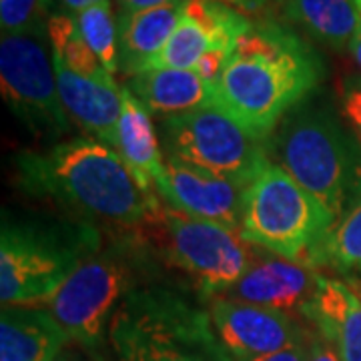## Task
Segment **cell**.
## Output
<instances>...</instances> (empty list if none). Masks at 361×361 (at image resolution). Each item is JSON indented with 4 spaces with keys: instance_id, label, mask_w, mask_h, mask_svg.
<instances>
[{
    "instance_id": "obj_1",
    "label": "cell",
    "mask_w": 361,
    "mask_h": 361,
    "mask_svg": "<svg viewBox=\"0 0 361 361\" xmlns=\"http://www.w3.org/2000/svg\"><path fill=\"white\" fill-rule=\"evenodd\" d=\"M322 78V56L301 37L275 23H253L215 82V103L267 141Z\"/></svg>"
},
{
    "instance_id": "obj_2",
    "label": "cell",
    "mask_w": 361,
    "mask_h": 361,
    "mask_svg": "<svg viewBox=\"0 0 361 361\" xmlns=\"http://www.w3.org/2000/svg\"><path fill=\"white\" fill-rule=\"evenodd\" d=\"M14 167L18 187L28 195L115 225H139L153 217L159 205L115 149L90 137L59 142L47 151H23Z\"/></svg>"
},
{
    "instance_id": "obj_3",
    "label": "cell",
    "mask_w": 361,
    "mask_h": 361,
    "mask_svg": "<svg viewBox=\"0 0 361 361\" xmlns=\"http://www.w3.org/2000/svg\"><path fill=\"white\" fill-rule=\"evenodd\" d=\"M109 341L118 361H233L209 311L161 287L130 289L113 317Z\"/></svg>"
},
{
    "instance_id": "obj_4",
    "label": "cell",
    "mask_w": 361,
    "mask_h": 361,
    "mask_svg": "<svg viewBox=\"0 0 361 361\" xmlns=\"http://www.w3.org/2000/svg\"><path fill=\"white\" fill-rule=\"evenodd\" d=\"M279 167L337 221L361 191V147L325 109L287 115L269 137Z\"/></svg>"
},
{
    "instance_id": "obj_5",
    "label": "cell",
    "mask_w": 361,
    "mask_h": 361,
    "mask_svg": "<svg viewBox=\"0 0 361 361\" xmlns=\"http://www.w3.org/2000/svg\"><path fill=\"white\" fill-rule=\"evenodd\" d=\"M336 223L313 195L269 159L247 185L239 233L249 245L271 255L319 265Z\"/></svg>"
},
{
    "instance_id": "obj_6",
    "label": "cell",
    "mask_w": 361,
    "mask_h": 361,
    "mask_svg": "<svg viewBox=\"0 0 361 361\" xmlns=\"http://www.w3.org/2000/svg\"><path fill=\"white\" fill-rule=\"evenodd\" d=\"M89 237H66L54 229L4 219L0 233L2 307L47 305L82 261Z\"/></svg>"
},
{
    "instance_id": "obj_7",
    "label": "cell",
    "mask_w": 361,
    "mask_h": 361,
    "mask_svg": "<svg viewBox=\"0 0 361 361\" xmlns=\"http://www.w3.org/2000/svg\"><path fill=\"white\" fill-rule=\"evenodd\" d=\"M161 135L169 157L241 185H249L269 161L265 141L217 104L163 118Z\"/></svg>"
},
{
    "instance_id": "obj_8",
    "label": "cell",
    "mask_w": 361,
    "mask_h": 361,
    "mask_svg": "<svg viewBox=\"0 0 361 361\" xmlns=\"http://www.w3.org/2000/svg\"><path fill=\"white\" fill-rule=\"evenodd\" d=\"M159 227L173 265L185 271L205 297H223L251 267L257 255L241 233L211 221L195 219L157 205Z\"/></svg>"
},
{
    "instance_id": "obj_9",
    "label": "cell",
    "mask_w": 361,
    "mask_h": 361,
    "mask_svg": "<svg viewBox=\"0 0 361 361\" xmlns=\"http://www.w3.org/2000/svg\"><path fill=\"white\" fill-rule=\"evenodd\" d=\"M130 291V267L118 253L92 255L49 299L47 310L71 341L99 351L109 337L113 317Z\"/></svg>"
},
{
    "instance_id": "obj_10",
    "label": "cell",
    "mask_w": 361,
    "mask_h": 361,
    "mask_svg": "<svg viewBox=\"0 0 361 361\" xmlns=\"http://www.w3.org/2000/svg\"><path fill=\"white\" fill-rule=\"evenodd\" d=\"M40 35H2L0 89L11 111L30 133L59 137L68 130L71 121L59 94L52 54Z\"/></svg>"
},
{
    "instance_id": "obj_11",
    "label": "cell",
    "mask_w": 361,
    "mask_h": 361,
    "mask_svg": "<svg viewBox=\"0 0 361 361\" xmlns=\"http://www.w3.org/2000/svg\"><path fill=\"white\" fill-rule=\"evenodd\" d=\"M253 23L245 14L215 0H185L175 32L145 71H195V66L209 54H223L229 59L239 37Z\"/></svg>"
},
{
    "instance_id": "obj_12",
    "label": "cell",
    "mask_w": 361,
    "mask_h": 361,
    "mask_svg": "<svg viewBox=\"0 0 361 361\" xmlns=\"http://www.w3.org/2000/svg\"><path fill=\"white\" fill-rule=\"evenodd\" d=\"M247 185L223 179L205 169L167 157L165 173L155 183L165 205L195 219L211 221L239 231Z\"/></svg>"
},
{
    "instance_id": "obj_13",
    "label": "cell",
    "mask_w": 361,
    "mask_h": 361,
    "mask_svg": "<svg viewBox=\"0 0 361 361\" xmlns=\"http://www.w3.org/2000/svg\"><path fill=\"white\" fill-rule=\"evenodd\" d=\"M209 317L217 339L233 361L253 360L289 348L307 336L285 311L259 307L225 297L213 299Z\"/></svg>"
},
{
    "instance_id": "obj_14",
    "label": "cell",
    "mask_w": 361,
    "mask_h": 361,
    "mask_svg": "<svg viewBox=\"0 0 361 361\" xmlns=\"http://www.w3.org/2000/svg\"><path fill=\"white\" fill-rule=\"evenodd\" d=\"M322 275L311 263L273 255L255 257L245 275L225 293V299L251 303L277 311H303L310 303Z\"/></svg>"
},
{
    "instance_id": "obj_15",
    "label": "cell",
    "mask_w": 361,
    "mask_h": 361,
    "mask_svg": "<svg viewBox=\"0 0 361 361\" xmlns=\"http://www.w3.org/2000/svg\"><path fill=\"white\" fill-rule=\"evenodd\" d=\"M56 87L68 118L75 121L90 139L115 149V135L123 97V87L116 80H99L73 73L63 63L54 61Z\"/></svg>"
},
{
    "instance_id": "obj_16",
    "label": "cell",
    "mask_w": 361,
    "mask_h": 361,
    "mask_svg": "<svg viewBox=\"0 0 361 361\" xmlns=\"http://www.w3.org/2000/svg\"><path fill=\"white\" fill-rule=\"evenodd\" d=\"M301 313L334 345L339 361H361V297L348 283L322 275L315 295Z\"/></svg>"
},
{
    "instance_id": "obj_17",
    "label": "cell",
    "mask_w": 361,
    "mask_h": 361,
    "mask_svg": "<svg viewBox=\"0 0 361 361\" xmlns=\"http://www.w3.org/2000/svg\"><path fill=\"white\" fill-rule=\"evenodd\" d=\"M71 339L42 307H2L0 361H54Z\"/></svg>"
},
{
    "instance_id": "obj_18",
    "label": "cell",
    "mask_w": 361,
    "mask_h": 361,
    "mask_svg": "<svg viewBox=\"0 0 361 361\" xmlns=\"http://www.w3.org/2000/svg\"><path fill=\"white\" fill-rule=\"evenodd\" d=\"M127 89L145 104L149 113L161 118L185 115L213 106L215 85L195 71L185 68H153L129 78Z\"/></svg>"
},
{
    "instance_id": "obj_19",
    "label": "cell",
    "mask_w": 361,
    "mask_h": 361,
    "mask_svg": "<svg viewBox=\"0 0 361 361\" xmlns=\"http://www.w3.org/2000/svg\"><path fill=\"white\" fill-rule=\"evenodd\" d=\"M121 97L123 106L116 125L115 151L137 183L147 193H151L157 180L165 173V157L161 153L151 113L127 87H123Z\"/></svg>"
},
{
    "instance_id": "obj_20",
    "label": "cell",
    "mask_w": 361,
    "mask_h": 361,
    "mask_svg": "<svg viewBox=\"0 0 361 361\" xmlns=\"http://www.w3.org/2000/svg\"><path fill=\"white\" fill-rule=\"evenodd\" d=\"M185 2V0H183ZM183 2L157 6L141 13L118 14V68L135 77L142 73L167 40L180 20Z\"/></svg>"
},
{
    "instance_id": "obj_21",
    "label": "cell",
    "mask_w": 361,
    "mask_h": 361,
    "mask_svg": "<svg viewBox=\"0 0 361 361\" xmlns=\"http://www.w3.org/2000/svg\"><path fill=\"white\" fill-rule=\"evenodd\" d=\"M285 14L311 37L337 51L349 49L361 30L357 0H287Z\"/></svg>"
},
{
    "instance_id": "obj_22",
    "label": "cell",
    "mask_w": 361,
    "mask_h": 361,
    "mask_svg": "<svg viewBox=\"0 0 361 361\" xmlns=\"http://www.w3.org/2000/svg\"><path fill=\"white\" fill-rule=\"evenodd\" d=\"M47 37L51 40L52 59L63 63L73 73L99 80H115L113 75L104 71L97 54L90 51L87 40L82 39L75 14L61 13L49 16Z\"/></svg>"
},
{
    "instance_id": "obj_23",
    "label": "cell",
    "mask_w": 361,
    "mask_h": 361,
    "mask_svg": "<svg viewBox=\"0 0 361 361\" xmlns=\"http://www.w3.org/2000/svg\"><path fill=\"white\" fill-rule=\"evenodd\" d=\"M82 39L97 54L103 68L115 77L118 68V18L113 13L111 0L92 4L75 14Z\"/></svg>"
},
{
    "instance_id": "obj_24",
    "label": "cell",
    "mask_w": 361,
    "mask_h": 361,
    "mask_svg": "<svg viewBox=\"0 0 361 361\" xmlns=\"http://www.w3.org/2000/svg\"><path fill=\"white\" fill-rule=\"evenodd\" d=\"M319 263L331 265L337 271L361 269V191L334 225Z\"/></svg>"
},
{
    "instance_id": "obj_25",
    "label": "cell",
    "mask_w": 361,
    "mask_h": 361,
    "mask_svg": "<svg viewBox=\"0 0 361 361\" xmlns=\"http://www.w3.org/2000/svg\"><path fill=\"white\" fill-rule=\"evenodd\" d=\"M49 0H0L2 35H32L44 30Z\"/></svg>"
},
{
    "instance_id": "obj_26",
    "label": "cell",
    "mask_w": 361,
    "mask_h": 361,
    "mask_svg": "<svg viewBox=\"0 0 361 361\" xmlns=\"http://www.w3.org/2000/svg\"><path fill=\"white\" fill-rule=\"evenodd\" d=\"M339 106L361 147V77H348L339 85Z\"/></svg>"
},
{
    "instance_id": "obj_27",
    "label": "cell",
    "mask_w": 361,
    "mask_h": 361,
    "mask_svg": "<svg viewBox=\"0 0 361 361\" xmlns=\"http://www.w3.org/2000/svg\"><path fill=\"white\" fill-rule=\"evenodd\" d=\"M310 351H311V334L299 339L295 343H291L289 348L279 349L275 353L269 355H261V357H253V360H243V361H310Z\"/></svg>"
},
{
    "instance_id": "obj_28",
    "label": "cell",
    "mask_w": 361,
    "mask_h": 361,
    "mask_svg": "<svg viewBox=\"0 0 361 361\" xmlns=\"http://www.w3.org/2000/svg\"><path fill=\"white\" fill-rule=\"evenodd\" d=\"M310 361H339L334 345L327 339H323L317 331L311 334Z\"/></svg>"
},
{
    "instance_id": "obj_29",
    "label": "cell",
    "mask_w": 361,
    "mask_h": 361,
    "mask_svg": "<svg viewBox=\"0 0 361 361\" xmlns=\"http://www.w3.org/2000/svg\"><path fill=\"white\" fill-rule=\"evenodd\" d=\"M215 2H221L225 6H229L237 13L245 14V16H251V14H263L265 11H269L271 6L267 4V0H215Z\"/></svg>"
},
{
    "instance_id": "obj_30",
    "label": "cell",
    "mask_w": 361,
    "mask_h": 361,
    "mask_svg": "<svg viewBox=\"0 0 361 361\" xmlns=\"http://www.w3.org/2000/svg\"><path fill=\"white\" fill-rule=\"evenodd\" d=\"M183 0H118L121 13H141L157 6H167V4H177Z\"/></svg>"
},
{
    "instance_id": "obj_31",
    "label": "cell",
    "mask_w": 361,
    "mask_h": 361,
    "mask_svg": "<svg viewBox=\"0 0 361 361\" xmlns=\"http://www.w3.org/2000/svg\"><path fill=\"white\" fill-rule=\"evenodd\" d=\"M66 11L71 14H77L85 8H89L92 4H99V2H104V0H59Z\"/></svg>"
},
{
    "instance_id": "obj_32",
    "label": "cell",
    "mask_w": 361,
    "mask_h": 361,
    "mask_svg": "<svg viewBox=\"0 0 361 361\" xmlns=\"http://www.w3.org/2000/svg\"><path fill=\"white\" fill-rule=\"evenodd\" d=\"M349 52L353 54L355 63L361 66V30L357 32V37L353 39V42H351V47H349Z\"/></svg>"
},
{
    "instance_id": "obj_33",
    "label": "cell",
    "mask_w": 361,
    "mask_h": 361,
    "mask_svg": "<svg viewBox=\"0 0 361 361\" xmlns=\"http://www.w3.org/2000/svg\"><path fill=\"white\" fill-rule=\"evenodd\" d=\"M54 361H87V357H82V355H78V353H75V351H63L59 357Z\"/></svg>"
},
{
    "instance_id": "obj_34",
    "label": "cell",
    "mask_w": 361,
    "mask_h": 361,
    "mask_svg": "<svg viewBox=\"0 0 361 361\" xmlns=\"http://www.w3.org/2000/svg\"><path fill=\"white\" fill-rule=\"evenodd\" d=\"M287 0H267V4L269 6H281V4H285Z\"/></svg>"
},
{
    "instance_id": "obj_35",
    "label": "cell",
    "mask_w": 361,
    "mask_h": 361,
    "mask_svg": "<svg viewBox=\"0 0 361 361\" xmlns=\"http://www.w3.org/2000/svg\"><path fill=\"white\" fill-rule=\"evenodd\" d=\"M357 2H360V4H361V0H357Z\"/></svg>"
}]
</instances>
